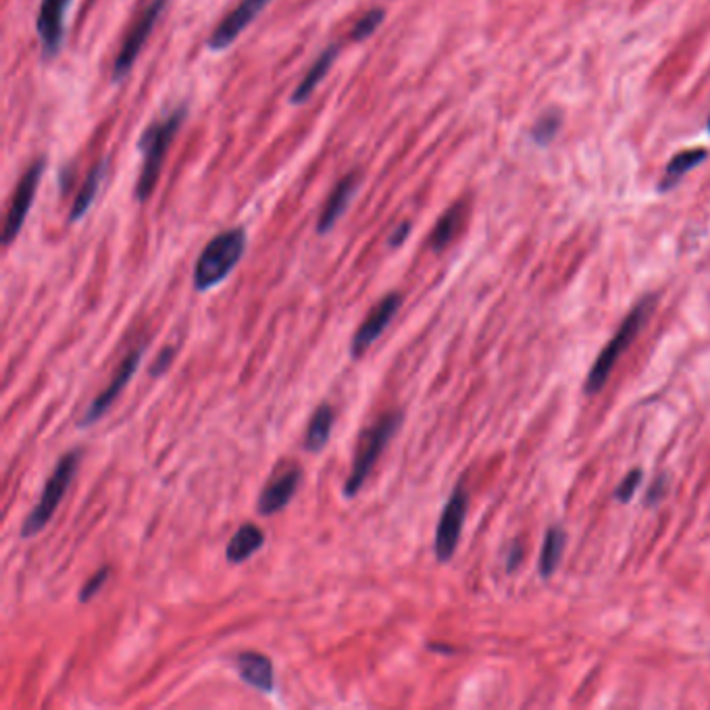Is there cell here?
Returning a JSON list of instances; mask_svg holds the SVG:
<instances>
[{
    "mask_svg": "<svg viewBox=\"0 0 710 710\" xmlns=\"http://www.w3.org/2000/svg\"><path fill=\"white\" fill-rule=\"evenodd\" d=\"M188 115V107L180 105L175 107L171 113H167L165 117H161L159 121L150 123L148 128L144 130L138 148L142 152V169L138 175L136 182V200L138 202H146L152 192L157 188L159 175L167 157V150L171 146V142L175 140L177 132L186 121Z\"/></svg>",
    "mask_w": 710,
    "mask_h": 710,
    "instance_id": "1",
    "label": "cell"
},
{
    "mask_svg": "<svg viewBox=\"0 0 710 710\" xmlns=\"http://www.w3.org/2000/svg\"><path fill=\"white\" fill-rule=\"evenodd\" d=\"M246 232L242 227H232L217 234L205 250L200 252V257L194 267V290L198 294H205L225 282L230 273L238 267L246 252Z\"/></svg>",
    "mask_w": 710,
    "mask_h": 710,
    "instance_id": "2",
    "label": "cell"
},
{
    "mask_svg": "<svg viewBox=\"0 0 710 710\" xmlns=\"http://www.w3.org/2000/svg\"><path fill=\"white\" fill-rule=\"evenodd\" d=\"M80 459H82L80 450H69L61 456L55 471L50 473V477L46 479L38 504L30 511V515L25 517V521L21 525L23 540H30V538L38 536L40 531L50 523V519L55 517L59 504L63 502L75 473H78Z\"/></svg>",
    "mask_w": 710,
    "mask_h": 710,
    "instance_id": "3",
    "label": "cell"
},
{
    "mask_svg": "<svg viewBox=\"0 0 710 710\" xmlns=\"http://www.w3.org/2000/svg\"><path fill=\"white\" fill-rule=\"evenodd\" d=\"M654 304H656V296H646L638 304V307L629 313V317L621 323V327L617 329V334L611 338V342H608L604 346V350L598 354V361L594 363V367L588 373L586 388H583V390H586V394L592 396V394H598L604 388V384L608 382V375L613 373L615 365L621 359V354L631 346L633 340H636L642 325L646 323V319L654 311Z\"/></svg>",
    "mask_w": 710,
    "mask_h": 710,
    "instance_id": "4",
    "label": "cell"
},
{
    "mask_svg": "<svg viewBox=\"0 0 710 710\" xmlns=\"http://www.w3.org/2000/svg\"><path fill=\"white\" fill-rule=\"evenodd\" d=\"M402 421H404V413L402 411H394V413L384 415L375 425H371L365 431L361 446H359L357 454H354L352 469H350V473L346 477V484H344V496L346 498H354L361 492L367 477L371 475L373 467L377 465L379 456H382V452L386 450L388 442L396 436V431L400 429Z\"/></svg>",
    "mask_w": 710,
    "mask_h": 710,
    "instance_id": "5",
    "label": "cell"
},
{
    "mask_svg": "<svg viewBox=\"0 0 710 710\" xmlns=\"http://www.w3.org/2000/svg\"><path fill=\"white\" fill-rule=\"evenodd\" d=\"M169 0H148V5L144 7V11L136 17L132 30L128 32V38L123 40L117 59L113 63V82H121L125 75H128L136 63V59L140 57L142 48L146 44V40L150 38L152 30H155V25L161 17V13L165 11Z\"/></svg>",
    "mask_w": 710,
    "mask_h": 710,
    "instance_id": "6",
    "label": "cell"
},
{
    "mask_svg": "<svg viewBox=\"0 0 710 710\" xmlns=\"http://www.w3.org/2000/svg\"><path fill=\"white\" fill-rule=\"evenodd\" d=\"M467 504H469L467 492L459 484L452 490L436 529L434 548H436V559L440 563H448L454 556L456 548H459L465 517H467Z\"/></svg>",
    "mask_w": 710,
    "mask_h": 710,
    "instance_id": "7",
    "label": "cell"
},
{
    "mask_svg": "<svg viewBox=\"0 0 710 710\" xmlns=\"http://www.w3.org/2000/svg\"><path fill=\"white\" fill-rule=\"evenodd\" d=\"M44 169H46V159L40 157L28 167V171L21 175V180L17 184V190H15V196L11 200L9 213H7V221H5V232H3V244L5 246L13 244V240L21 232L25 219H28V213L32 209V202L36 198L40 180H42V175H44Z\"/></svg>",
    "mask_w": 710,
    "mask_h": 710,
    "instance_id": "8",
    "label": "cell"
},
{
    "mask_svg": "<svg viewBox=\"0 0 710 710\" xmlns=\"http://www.w3.org/2000/svg\"><path fill=\"white\" fill-rule=\"evenodd\" d=\"M400 307H402L400 292H390L388 296H384L375 304L371 313L367 315V319L359 325V329L352 336V342H350L352 359H361L363 354L377 342V338L382 336L388 329V325L394 321Z\"/></svg>",
    "mask_w": 710,
    "mask_h": 710,
    "instance_id": "9",
    "label": "cell"
},
{
    "mask_svg": "<svg viewBox=\"0 0 710 710\" xmlns=\"http://www.w3.org/2000/svg\"><path fill=\"white\" fill-rule=\"evenodd\" d=\"M144 350L146 346H138L136 350H132L128 357H125V361L119 365L115 377L111 379V384L100 392L94 402L88 407V411L84 413V417L80 419V427L82 429H88L92 427L94 423H98L100 419H103L111 407H113V402L119 398V394L128 388V384L132 382V377L136 375V371L140 369V363H142V357H144Z\"/></svg>",
    "mask_w": 710,
    "mask_h": 710,
    "instance_id": "10",
    "label": "cell"
},
{
    "mask_svg": "<svg viewBox=\"0 0 710 710\" xmlns=\"http://www.w3.org/2000/svg\"><path fill=\"white\" fill-rule=\"evenodd\" d=\"M69 5L71 0H42L36 32L40 36L42 57L46 61L55 59L61 53L65 40V15L69 11Z\"/></svg>",
    "mask_w": 710,
    "mask_h": 710,
    "instance_id": "11",
    "label": "cell"
},
{
    "mask_svg": "<svg viewBox=\"0 0 710 710\" xmlns=\"http://www.w3.org/2000/svg\"><path fill=\"white\" fill-rule=\"evenodd\" d=\"M269 3L271 0H240V5L232 13H227L225 19L209 36V48L217 53V50H225L227 46H232L248 25L263 13V9Z\"/></svg>",
    "mask_w": 710,
    "mask_h": 710,
    "instance_id": "12",
    "label": "cell"
},
{
    "mask_svg": "<svg viewBox=\"0 0 710 710\" xmlns=\"http://www.w3.org/2000/svg\"><path fill=\"white\" fill-rule=\"evenodd\" d=\"M300 479H302V469H298L294 465L282 469L280 473H275L257 500L259 513L269 517V515L284 511L286 506L292 502V498L300 486Z\"/></svg>",
    "mask_w": 710,
    "mask_h": 710,
    "instance_id": "13",
    "label": "cell"
},
{
    "mask_svg": "<svg viewBox=\"0 0 710 710\" xmlns=\"http://www.w3.org/2000/svg\"><path fill=\"white\" fill-rule=\"evenodd\" d=\"M359 182H361V173H348L346 177H342V180L336 184L334 192L329 194L325 207H323V211L319 215V221H317V234L319 236H327L329 232L334 230L336 223L340 221V217L350 207L352 196L357 194Z\"/></svg>",
    "mask_w": 710,
    "mask_h": 710,
    "instance_id": "14",
    "label": "cell"
},
{
    "mask_svg": "<svg viewBox=\"0 0 710 710\" xmlns=\"http://www.w3.org/2000/svg\"><path fill=\"white\" fill-rule=\"evenodd\" d=\"M234 667L246 686L255 688L261 694H273L275 673L271 658L261 652H240L234 658Z\"/></svg>",
    "mask_w": 710,
    "mask_h": 710,
    "instance_id": "15",
    "label": "cell"
},
{
    "mask_svg": "<svg viewBox=\"0 0 710 710\" xmlns=\"http://www.w3.org/2000/svg\"><path fill=\"white\" fill-rule=\"evenodd\" d=\"M340 53V46L332 44L327 46L323 53L317 57V61L311 65V69L307 71V75L300 80V84L296 86V90L292 92V105H304L311 98V94L317 90V86L325 80V75L329 73V69L334 67L336 59Z\"/></svg>",
    "mask_w": 710,
    "mask_h": 710,
    "instance_id": "16",
    "label": "cell"
},
{
    "mask_svg": "<svg viewBox=\"0 0 710 710\" xmlns=\"http://www.w3.org/2000/svg\"><path fill=\"white\" fill-rule=\"evenodd\" d=\"M263 546H265L263 529L252 523H244L240 525L230 544H227L225 559L232 565H242L250 559V556H255Z\"/></svg>",
    "mask_w": 710,
    "mask_h": 710,
    "instance_id": "17",
    "label": "cell"
},
{
    "mask_svg": "<svg viewBox=\"0 0 710 710\" xmlns=\"http://www.w3.org/2000/svg\"><path fill=\"white\" fill-rule=\"evenodd\" d=\"M334 421H336L334 409L329 407V404H319L309 421L307 434H304V450L313 454L321 452L329 444V438H332Z\"/></svg>",
    "mask_w": 710,
    "mask_h": 710,
    "instance_id": "18",
    "label": "cell"
},
{
    "mask_svg": "<svg viewBox=\"0 0 710 710\" xmlns=\"http://www.w3.org/2000/svg\"><path fill=\"white\" fill-rule=\"evenodd\" d=\"M107 165H109V159H100L94 169L88 173L86 177V182L78 194V198H75L73 202V207L69 211V223H78L80 219L86 217V213L90 211V207L94 205V200H96V194L100 190V184H103L105 180V173H107Z\"/></svg>",
    "mask_w": 710,
    "mask_h": 710,
    "instance_id": "19",
    "label": "cell"
},
{
    "mask_svg": "<svg viewBox=\"0 0 710 710\" xmlns=\"http://www.w3.org/2000/svg\"><path fill=\"white\" fill-rule=\"evenodd\" d=\"M708 157V152L704 148H696V150H681L679 155H675L669 165L665 167V175H663V180H661V192H667L671 188H675L681 180H683V175H688L694 167H698L700 163H704Z\"/></svg>",
    "mask_w": 710,
    "mask_h": 710,
    "instance_id": "20",
    "label": "cell"
},
{
    "mask_svg": "<svg viewBox=\"0 0 710 710\" xmlns=\"http://www.w3.org/2000/svg\"><path fill=\"white\" fill-rule=\"evenodd\" d=\"M565 544H567V534H565L563 527L554 525L546 531L542 552H540V575L544 579H550L556 573V569H559L563 552H565Z\"/></svg>",
    "mask_w": 710,
    "mask_h": 710,
    "instance_id": "21",
    "label": "cell"
},
{
    "mask_svg": "<svg viewBox=\"0 0 710 710\" xmlns=\"http://www.w3.org/2000/svg\"><path fill=\"white\" fill-rule=\"evenodd\" d=\"M465 202H456V205H452L442 217L440 221L436 223L434 227V232H431V238H429V246L431 250H444L452 240L454 236L459 234L461 230V225H463V219H465Z\"/></svg>",
    "mask_w": 710,
    "mask_h": 710,
    "instance_id": "22",
    "label": "cell"
},
{
    "mask_svg": "<svg viewBox=\"0 0 710 710\" xmlns=\"http://www.w3.org/2000/svg\"><path fill=\"white\" fill-rule=\"evenodd\" d=\"M386 19V11L384 9H371L367 11L357 23H354V28L350 32V38L354 42H361V40H367L369 36H373L377 32L379 25L384 23Z\"/></svg>",
    "mask_w": 710,
    "mask_h": 710,
    "instance_id": "23",
    "label": "cell"
},
{
    "mask_svg": "<svg viewBox=\"0 0 710 710\" xmlns=\"http://www.w3.org/2000/svg\"><path fill=\"white\" fill-rule=\"evenodd\" d=\"M109 575H111V567L98 569V571L84 583V588L80 590V602H90L96 594H100V590H103L105 583L109 581Z\"/></svg>",
    "mask_w": 710,
    "mask_h": 710,
    "instance_id": "24",
    "label": "cell"
},
{
    "mask_svg": "<svg viewBox=\"0 0 710 710\" xmlns=\"http://www.w3.org/2000/svg\"><path fill=\"white\" fill-rule=\"evenodd\" d=\"M642 477H644L642 469H633V471L621 481V486L617 488V494H615L617 500H619V502H629V500L633 498V494L638 492Z\"/></svg>",
    "mask_w": 710,
    "mask_h": 710,
    "instance_id": "25",
    "label": "cell"
},
{
    "mask_svg": "<svg viewBox=\"0 0 710 710\" xmlns=\"http://www.w3.org/2000/svg\"><path fill=\"white\" fill-rule=\"evenodd\" d=\"M175 348L173 346H165L161 352H159V357L155 359V363H152V367H150V377H161L163 373H167V369L171 367V361H173V357H175Z\"/></svg>",
    "mask_w": 710,
    "mask_h": 710,
    "instance_id": "26",
    "label": "cell"
},
{
    "mask_svg": "<svg viewBox=\"0 0 710 710\" xmlns=\"http://www.w3.org/2000/svg\"><path fill=\"white\" fill-rule=\"evenodd\" d=\"M556 128H559V121H556V117H544L540 123H538V128L534 130V136L538 142H546L554 136Z\"/></svg>",
    "mask_w": 710,
    "mask_h": 710,
    "instance_id": "27",
    "label": "cell"
},
{
    "mask_svg": "<svg viewBox=\"0 0 710 710\" xmlns=\"http://www.w3.org/2000/svg\"><path fill=\"white\" fill-rule=\"evenodd\" d=\"M409 234H411V223H409V221L400 223V225L396 227V230H394V234L390 236V240H388L390 248H398V246H402V244H404V240H407V236H409Z\"/></svg>",
    "mask_w": 710,
    "mask_h": 710,
    "instance_id": "28",
    "label": "cell"
},
{
    "mask_svg": "<svg viewBox=\"0 0 710 710\" xmlns=\"http://www.w3.org/2000/svg\"><path fill=\"white\" fill-rule=\"evenodd\" d=\"M665 490H667V479H665V477H658V479L654 481V486H652L650 492H648V504L652 506V504H656L658 500H661L663 494H665Z\"/></svg>",
    "mask_w": 710,
    "mask_h": 710,
    "instance_id": "29",
    "label": "cell"
},
{
    "mask_svg": "<svg viewBox=\"0 0 710 710\" xmlns=\"http://www.w3.org/2000/svg\"><path fill=\"white\" fill-rule=\"evenodd\" d=\"M521 559H523V548L515 544L513 550H511V554H509V563H506V571H515L517 565L521 563Z\"/></svg>",
    "mask_w": 710,
    "mask_h": 710,
    "instance_id": "30",
    "label": "cell"
},
{
    "mask_svg": "<svg viewBox=\"0 0 710 710\" xmlns=\"http://www.w3.org/2000/svg\"><path fill=\"white\" fill-rule=\"evenodd\" d=\"M708 130H710V117H708Z\"/></svg>",
    "mask_w": 710,
    "mask_h": 710,
    "instance_id": "31",
    "label": "cell"
}]
</instances>
